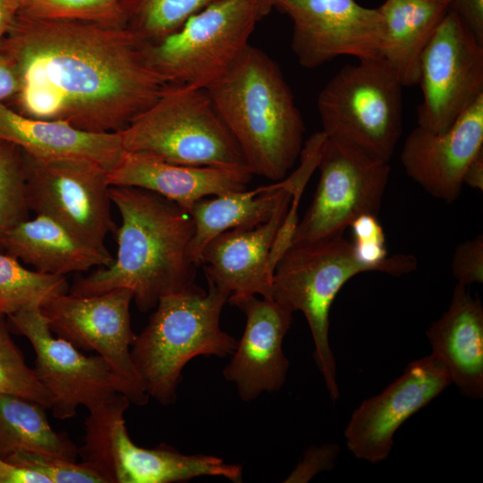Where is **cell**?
I'll list each match as a JSON object with an SVG mask.
<instances>
[{"label":"cell","instance_id":"cell-1","mask_svg":"<svg viewBox=\"0 0 483 483\" xmlns=\"http://www.w3.org/2000/svg\"><path fill=\"white\" fill-rule=\"evenodd\" d=\"M145 44L126 27L16 15L0 46L15 65V111L115 132L168 86L148 64Z\"/></svg>","mask_w":483,"mask_h":483},{"label":"cell","instance_id":"cell-2","mask_svg":"<svg viewBox=\"0 0 483 483\" xmlns=\"http://www.w3.org/2000/svg\"><path fill=\"white\" fill-rule=\"evenodd\" d=\"M109 194L122 217L114 233L116 258L77 279L69 292L89 296L126 288L137 308L147 312L163 296L194 284L197 266L189 253L194 233L191 214L140 188L111 186Z\"/></svg>","mask_w":483,"mask_h":483},{"label":"cell","instance_id":"cell-3","mask_svg":"<svg viewBox=\"0 0 483 483\" xmlns=\"http://www.w3.org/2000/svg\"><path fill=\"white\" fill-rule=\"evenodd\" d=\"M207 91L250 173L283 180L300 157L305 125L277 63L249 44Z\"/></svg>","mask_w":483,"mask_h":483},{"label":"cell","instance_id":"cell-4","mask_svg":"<svg viewBox=\"0 0 483 483\" xmlns=\"http://www.w3.org/2000/svg\"><path fill=\"white\" fill-rule=\"evenodd\" d=\"M163 296L131 350L149 397L162 405L176 402L185 365L199 355L225 358L238 341L222 330L220 316L229 294L208 281Z\"/></svg>","mask_w":483,"mask_h":483},{"label":"cell","instance_id":"cell-5","mask_svg":"<svg viewBox=\"0 0 483 483\" xmlns=\"http://www.w3.org/2000/svg\"><path fill=\"white\" fill-rule=\"evenodd\" d=\"M120 133L124 150L169 163L247 167L239 145L205 89L169 84Z\"/></svg>","mask_w":483,"mask_h":483},{"label":"cell","instance_id":"cell-6","mask_svg":"<svg viewBox=\"0 0 483 483\" xmlns=\"http://www.w3.org/2000/svg\"><path fill=\"white\" fill-rule=\"evenodd\" d=\"M369 271L373 270L358 258L343 235L292 244L274 270L272 300L292 312L303 313L314 343V360L334 402L340 392L329 343L330 309L346 282Z\"/></svg>","mask_w":483,"mask_h":483},{"label":"cell","instance_id":"cell-7","mask_svg":"<svg viewBox=\"0 0 483 483\" xmlns=\"http://www.w3.org/2000/svg\"><path fill=\"white\" fill-rule=\"evenodd\" d=\"M402 87L383 58L343 66L318 97L322 131L389 162L402 131Z\"/></svg>","mask_w":483,"mask_h":483},{"label":"cell","instance_id":"cell-8","mask_svg":"<svg viewBox=\"0 0 483 483\" xmlns=\"http://www.w3.org/2000/svg\"><path fill=\"white\" fill-rule=\"evenodd\" d=\"M258 21L252 0H217L160 41L146 43L147 63L168 85L207 89L233 67Z\"/></svg>","mask_w":483,"mask_h":483},{"label":"cell","instance_id":"cell-9","mask_svg":"<svg viewBox=\"0 0 483 483\" xmlns=\"http://www.w3.org/2000/svg\"><path fill=\"white\" fill-rule=\"evenodd\" d=\"M130 403L124 394H117L89 411L84 421L79 455L106 483H173L226 475L227 463L216 456L183 454L165 444L151 449L137 445L124 420Z\"/></svg>","mask_w":483,"mask_h":483},{"label":"cell","instance_id":"cell-10","mask_svg":"<svg viewBox=\"0 0 483 483\" xmlns=\"http://www.w3.org/2000/svg\"><path fill=\"white\" fill-rule=\"evenodd\" d=\"M318 169L316 192L291 245L343 235L360 216H377L390 174L388 162L328 137Z\"/></svg>","mask_w":483,"mask_h":483},{"label":"cell","instance_id":"cell-11","mask_svg":"<svg viewBox=\"0 0 483 483\" xmlns=\"http://www.w3.org/2000/svg\"><path fill=\"white\" fill-rule=\"evenodd\" d=\"M132 300L131 291L126 288L89 296L67 292L40 309L53 334L79 350L97 352L117 377L122 394L143 406L150 397L131 353L137 336L131 326Z\"/></svg>","mask_w":483,"mask_h":483},{"label":"cell","instance_id":"cell-12","mask_svg":"<svg viewBox=\"0 0 483 483\" xmlns=\"http://www.w3.org/2000/svg\"><path fill=\"white\" fill-rule=\"evenodd\" d=\"M28 208L61 222L87 241L105 246L114 233L107 170L84 158H39L24 151Z\"/></svg>","mask_w":483,"mask_h":483},{"label":"cell","instance_id":"cell-13","mask_svg":"<svg viewBox=\"0 0 483 483\" xmlns=\"http://www.w3.org/2000/svg\"><path fill=\"white\" fill-rule=\"evenodd\" d=\"M10 332L25 336L36 353L34 373L49 394L52 415L66 419L82 405L91 411L117 394L121 385L98 354L84 355L67 340L54 336L40 308L7 316Z\"/></svg>","mask_w":483,"mask_h":483},{"label":"cell","instance_id":"cell-14","mask_svg":"<svg viewBox=\"0 0 483 483\" xmlns=\"http://www.w3.org/2000/svg\"><path fill=\"white\" fill-rule=\"evenodd\" d=\"M419 84L418 126L436 134L483 96V44L450 9L423 51Z\"/></svg>","mask_w":483,"mask_h":483},{"label":"cell","instance_id":"cell-15","mask_svg":"<svg viewBox=\"0 0 483 483\" xmlns=\"http://www.w3.org/2000/svg\"><path fill=\"white\" fill-rule=\"evenodd\" d=\"M292 23L291 47L298 63L314 69L349 55L382 58V18L356 0H274Z\"/></svg>","mask_w":483,"mask_h":483},{"label":"cell","instance_id":"cell-16","mask_svg":"<svg viewBox=\"0 0 483 483\" xmlns=\"http://www.w3.org/2000/svg\"><path fill=\"white\" fill-rule=\"evenodd\" d=\"M451 384L446 369L431 354L412 360L400 377L352 411L344 430L348 450L369 463L386 460L399 428Z\"/></svg>","mask_w":483,"mask_h":483},{"label":"cell","instance_id":"cell-17","mask_svg":"<svg viewBox=\"0 0 483 483\" xmlns=\"http://www.w3.org/2000/svg\"><path fill=\"white\" fill-rule=\"evenodd\" d=\"M227 301L244 313L246 324L223 370L225 379L235 384L244 402L258 398L263 392L280 390L289 369L283 341L293 312L274 300L256 295L231 294Z\"/></svg>","mask_w":483,"mask_h":483},{"label":"cell","instance_id":"cell-18","mask_svg":"<svg viewBox=\"0 0 483 483\" xmlns=\"http://www.w3.org/2000/svg\"><path fill=\"white\" fill-rule=\"evenodd\" d=\"M482 144L483 96L444 133L417 125L406 137L400 158L410 178L432 197L452 203L459 198L464 172Z\"/></svg>","mask_w":483,"mask_h":483},{"label":"cell","instance_id":"cell-19","mask_svg":"<svg viewBox=\"0 0 483 483\" xmlns=\"http://www.w3.org/2000/svg\"><path fill=\"white\" fill-rule=\"evenodd\" d=\"M288 191L272 216L250 228L232 229L213 238L203 249L208 281L229 294L260 295L272 300L273 274L269 270L270 250L290 206Z\"/></svg>","mask_w":483,"mask_h":483},{"label":"cell","instance_id":"cell-20","mask_svg":"<svg viewBox=\"0 0 483 483\" xmlns=\"http://www.w3.org/2000/svg\"><path fill=\"white\" fill-rule=\"evenodd\" d=\"M252 175L247 167L183 165L126 150L107 171L110 186L155 192L188 213L201 199L246 190Z\"/></svg>","mask_w":483,"mask_h":483},{"label":"cell","instance_id":"cell-21","mask_svg":"<svg viewBox=\"0 0 483 483\" xmlns=\"http://www.w3.org/2000/svg\"><path fill=\"white\" fill-rule=\"evenodd\" d=\"M430 353L461 392L483 397V306L468 286L457 283L450 304L426 331Z\"/></svg>","mask_w":483,"mask_h":483},{"label":"cell","instance_id":"cell-22","mask_svg":"<svg viewBox=\"0 0 483 483\" xmlns=\"http://www.w3.org/2000/svg\"><path fill=\"white\" fill-rule=\"evenodd\" d=\"M0 140L15 144L35 157L84 158L107 171L124 152L120 131L94 132L62 120L30 118L4 103H0Z\"/></svg>","mask_w":483,"mask_h":483},{"label":"cell","instance_id":"cell-23","mask_svg":"<svg viewBox=\"0 0 483 483\" xmlns=\"http://www.w3.org/2000/svg\"><path fill=\"white\" fill-rule=\"evenodd\" d=\"M3 250L38 272L64 276L107 267L114 260L106 246L87 241L46 215H36L13 227L4 240Z\"/></svg>","mask_w":483,"mask_h":483},{"label":"cell","instance_id":"cell-24","mask_svg":"<svg viewBox=\"0 0 483 483\" xmlns=\"http://www.w3.org/2000/svg\"><path fill=\"white\" fill-rule=\"evenodd\" d=\"M382 18V58L402 85L419 84L420 59L449 6L431 0H385Z\"/></svg>","mask_w":483,"mask_h":483},{"label":"cell","instance_id":"cell-25","mask_svg":"<svg viewBox=\"0 0 483 483\" xmlns=\"http://www.w3.org/2000/svg\"><path fill=\"white\" fill-rule=\"evenodd\" d=\"M288 191L287 181L207 197L197 201L190 214L194 233L189 253L193 263L200 265L204 247L218 234L232 229L257 226L267 221Z\"/></svg>","mask_w":483,"mask_h":483},{"label":"cell","instance_id":"cell-26","mask_svg":"<svg viewBox=\"0 0 483 483\" xmlns=\"http://www.w3.org/2000/svg\"><path fill=\"white\" fill-rule=\"evenodd\" d=\"M47 408L31 399L0 394V457L37 453L76 462L79 447L65 432L50 426Z\"/></svg>","mask_w":483,"mask_h":483},{"label":"cell","instance_id":"cell-27","mask_svg":"<svg viewBox=\"0 0 483 483\" xmlns=\"http://www.w3.org/2000/svg\"><path fill=\"white\" fill-rule=\"evenodd\" d=\"M64 275L25 268L16 258L0 252V313L9 316L41 308L52 299L69 292Z\"/></svg>","mask_w":483,"mask_h":483},{"label":"cell","instance_id":"cell-28","mask_svg":"<svg viewBox=\"0 0 483 483\" xmlns=\"http://www.w3.org/2000/svg\"><path fill=\"white\" fill-rule=\"evenodd\" d=\"M217 0H120L125 26L146 43L179 30L192 15Z\"/></svg>","mask_w":483,"mask_h":483},{"label":"cell","instance_id":"cell-29","mask_svg":"<svg viewBox=\"0 0 483 483\" xmlns=\"http://www.w3.org/2000/svg\"><path fill=\"white\" fill-rule=\"evenodd\" d=\"M17 15L126 27L120 0H23Z\"/></svg>","mask_w":483,"mask_h":483},{"label":"cell","instance_id":"cell-30","mask_svg":"<svg viewBox=\"0 0 483 483\" xmlns=\"http://www.w3.org/2000/svg\"><path fill=\"white\" fill-rule=\"evenodd\" d=\"M22 150L0 140V250L6 234L29 218Z\"/></svg>","mask_w":483,"mask_h":483},{"label":"cell","instance_id":"cell-31","mask_svg":"<svg viewBox=\"0 0 483 483\" xmlns=\"http://www.w3.org/2000/svg\"><path fill=\"white\" fill-rule=\"evenodd\" d=\"M350 226L353 233L352 243L358 258L373 271L400 276L417 268V259L412 255H387L386 236L377 216L361 215Z\"/></svg>","mask_w":483,"mask_h":483},{"label":"cell","instance_id":"cell-32","mask_svg":"<svg viewBox=\"0 0 483 483\" xmlns=\"http://www.w3.org/2000/svg\"><path fill=\"white\" fill-rule=\"evenodd\" d=\"M0 394L21 395L51 407V397L13 342L4 316L0 317Z\"/></svg>","mask_w":483,"mask_h":483},{"label":"cell","instance_id":"cell-33","mask_svg":"<svg viewBox=\"0 0 483 483\" xmlns=\"http://www.w3.org/2000/svg\"><path fill=\"white\" fill-rule=\"evenodd\" d=\"M322 147L316 140L307 141L301 152L300 166L287 178L292 194L287 213L275 237L268 260L270 271L274 272L275 265L292 243L295 227L299 222L297 216L298 205L302 191L312 173L318 168Z\"/></svg>","mask_w":483,"mask_h":483},{"label":"cell","instance_id":"cell-34","mask_svg":"<svg viewBox=\"0 0 483 483\" xmlns=\"http://www.w3.org/2000/svg\"><path fill=\"white\" fill-rule=\"evenodd\" d=\"M6 461L46 477L50 483H106L88 463L45 453L20 452Z\"/></svg>","mask_w":483,"mask_h":483},{"label":"cell","instance_id":"cell-35","mask_svg":"<svg viewBox=\"0 0 483 483\" xmlns=\"http://www.w3.org/2000/svg\"><path fill=\"white\" fill-rule=\"evenodd\" d=\"M451 269L457 283L465 286L483 282V235L460 243L454 250Z\"/></svg>","mask_w":483,"mask_h":483},{"label":"cell","instance_id":"cell-36","mask_svg":"<svg viewBox=\"0 0 483 483\" xmlns=\"http://www.w3.org/2000/svg\"><path fill=\"white\" fill-rule=\"evenodd\" d=\"M339 453L340 446L335 443H326L319 446L312 445L283 482L307 483L318 473L331 470L335 466Z\"/></svg>","mask_w":483,"mask_h":483},{"label":"cell","instance_id":"cell-37","mask_svg":"<svg viewBox=\"0 0 483 483\" xmlns=\"http://www.w3.org/2000/svg\"><path fill=\"white\" fill-rule=\"evenodd\" d=\"M453 11L477 40L483 44V0H452Z\"/></svg>","mask_w":483,"mask_h":483},{"label":"cell","instance_id":"cell-38","mask_svg":"<svg viewBox=\"0 0 483 483\" xmlns=\"http://www.w3.org/2000/svg\"><path fill=\"white\" fill-rule=\"evenodd\" d=\"M21 86L17 69L10 58L0 52V103L13 98Z\"/></svg>","mask_w":483,"mask_h":483},{"label":"cell","instance_id":"cell-39","mask_svg":"<svg viewBox=\"0 0 483 483\" xmlns=\"http://www.w3.org/2000/svg\"><path fill=\"white\" fill-rule=\"evenodd\" d=\"M0 483H50L41 474L16 466L0 457Z\"/></svg>","mask_w":483,"mask_h":483},{"label":"cell","instance_id":"cell-40","mask_svg":"<svg viewBox=\"0 0 483 483\" xmlns=\"http://www.w3.org/2000/svg\"><path fill=\"white\" fill-rule=\"evenodd\" d=\"M462 183L483 191V148L469 163L462 177Z\"/></svg>","mask_w":483,"mask_h":483},{"label":"cell","instance_id":"cell-41","mask_svg":"<svg viewBox=\"0 0 483 483\" xmlns=\"http://www.w3.org/2000/svg\"><path fill=\"white\" fill-rule=\"evenodd\" d=\"M22 0H0V46L15 19Z\"/></svg>","mask_w":483,"mask_h":483},{"label":"cell","instance_id":"cell-42","mask_svg":"<svg viewBox=\"0 0 483 483\" xmlns=\"http://www.w3.org/2000/svg\"><path fill=\"white\" fill-rule=\"evenodd\" d=\"M259 20L266 17L274 9V0H252Z\"/></svg>","mask_w":483,"mask_h":483},{"label":"cell","instance_id":"cell-43","mask_svg":"<svg viewBox=\"0 0 483 483\" xmlns=\"http://www.w3.org/2000/svg\"><path fill=\"white\" fill-rule=\"evenodd\" d=\"M431 1L441 3L447 6H450V4L452 3V0H431Z\"/></svg>","mask_w":483,"mask_h":483},{"label":"cell","instance_id":"cell-44","mask_svg":"<svg viewBox=\"0 0 483 483\" xmlns=\"http://www.w3.org/2000/svg\"><path fill=\"white\" fill-rule=\"evenodd\" d=\"M2 316H4V315H2V314L0 313V317H2Z\"/></svg>","mask_w":483,"mask_h":483},{"label":"cell","instance_id":"cell-45","mask_svg":"<svg viewBox=\"0 0 483 483\" xmlns=\"http://www.w3.org/2000/svg\"><path fill=\"white\" fill-rule=\"evenodd\" d=\"M23 1V0H22ZM22 3V2H21Z\"/></svg>","mask_w":483,"mask_h":483}]
</instances>
